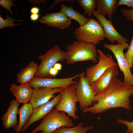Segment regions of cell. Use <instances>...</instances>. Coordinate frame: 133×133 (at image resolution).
Masks as SVG:
<instances>
[{"mask_svg": "<svg viewBox=\"0 0 133 133\" xmlns=\"http://www.w3.org/2000/svg\"><path fill=\"white\" fill-rule=\"evenodd\" d=\"M133 94V86L128 85L116 78L104 91L96 96V102L82 112L97 114L118 108L130 110L129 98Z\"/></svg>", "mask_w": 133, "mask_h": 133, "instance_id": "6da1fadb", "label": "cell"}, {"mask_svg": "<svg viewBox=\"0 0 133 133\" xmlns=\"http://www.w3.org/2000/svg\"><path fill=\"white\" fill-rule=\"evenodd\" d=\"M66 60L67 65L77 62L91 61L98 62L97 50L96 45L76 41L67 45Z\"/></svg>", "mask_w": 133, "mask_h": 133, "instance_id": "7a4b0ae2", "label": "cell"}, {"mask_svg": "<svg viewBox=\"0 0 133 133\" xmlns=\"http://www.w3.org/2000/svg\"><path fill=\"white\" fill-rule=\"evenodd\" d=\"M72 120L66 113L59 111L53 108L43 118L40 124L29 133H54L57 129L62 127L73 126Z\"/></svg>", "mask_w": 133, "mask_h": 133, "instance_id": "3957f363", "label": "cell"}, {"mask_svg": "<svg viewBox=\"0 0 133 133\" xmlns=\"http://www.w3.org/2000/svg\"><path fill=\"white\" fill-rule=\"evenodd\" d=\"M73 33L78 41L96 45L105 38L101 24L93 18H90L85 24L76 28Z\"/></svg>", "mask_w": 133, "mask_h": 133, "instance_id": "277c9868", "label": "cell"}, {"mask_svg": "<svg viewBox=\"0 0 133 133\" xmlns=\"http://www.w3.org/2000/svg\"><path fill=\"white\" fill-rule=\"evenodd\" d=\"M66 52L62 51L58 45L54 46L46 53L38 56V58L41 61L38 66L35 77L50 78L49 73L50 69L59 61L66 60Z\"/></svg>", "mask_w": 133, "mask_h": 133, "instance_id": "5b68a950", "label": "cell"}, {"mask_svg": "<svg viewBox=\"0 0 133 133\" xmlns=\"http://www.w3.org/2000/svg\"><path fill=\"white\" fill-rule=\"evenodd\" d=\"M85 72L81 73L78 82L73 84L80 108L82 111L96 102V96L85 76Z\"/></svg>", "mask_w": 133, "mask_h": 133, "instance_id": "8992f818", "label": "cell"}, {"mask_svg": "<svg viewBox=\"0 0 133 133\" xmlns=\"http://www.w3.org/2000/svg\"><path fill=\"white\" fill-rule=\"evenodd\" d=\"M78 101L73 84H71L66 87L62 92L60 99L54 108L58 111L64 112L68 116L76 120L80 118L75 113L77 110Z\"/></svg>", "mask_w": 133, "mask_h": 133, "instance_id": "52a82bcc", "label": "cell"}, {"mask_svg": "<svg viewBox=\"0 0 133 133\" xmlns=\"http://www.w3.org/2000/svg\"><path fill=\"white\" fill-rule=\"evenodd\" d=\"M129 45L127 43L116 45L105 43L104 47L111 50L113 53L117 62L118 66L123 72L124 82L130 86H133V75L131 73L129 64L125 59L123 53L124 49H128Z\"/></svg>", "mask_w": 133, "mask_h": 133, "instance_id": "ba28073f", "label": "cell"}, {"mask_svg": "<svg viewBox=\"0 0 133 133\" xmlns=\"http://www.w3.org/2000/svg\"><path fill=\"white\" fill-rule=\"evenodd\" d=\"M97 52L98 62L87 68L85 72V76L90 85L109 68L113 66H118L112 56H108L99 49L97 50Z\"/></svg>", "mask_w": 133, "mask_h": 133, "instance_id": "9c48e42d", "label": "cell"}, {"mask_svg": "<svg viewBox=\"0 0 133 133\" xmlns=\"http://www.w3.org/2000/svg\"><path fill=\"white\" fill-rule=\"evenodd\" d=\"M81 73L71 77L65 78H37L34 77L29 83V85L34 89L39 87L49 88H65L70 85L73 84L77 81L74 79L79 77Z\"/></svg>", "mask_w": 133, "mask_h": 133, "instance_id": "30bf717a", "label": "cell"}, {"mask_svg": "<svg viewBox=\"0 0 133 133\" xmlns=\"http://www.w3.org/2000/svg\"><path fill=\"white\" fill-rule=\"evenodd\" d=\"M92 15L96 18L101 24L103 29L105 37L112 44L115 41L118 44H125L129 42L126 38L121 35L113 26L111 20H108L104 17L94 10Z\"/></svg>", "mask_w": 133, "mask_h": 133, "instance_id": "8fae6325", "label": "cell"}, {"mask_svg": "<svg viewBox=\"0 0 133 133\" xmlns=\"http://www.w3.org/2000/svg\"><path fill=\"white\" fill-rule=\"evenodd\" d=\"M65 88L39 87L34 89L29 102L31 104L34 109L48 102L55 97V94L62 92Z\"/></svg>", "mask_w": 133, "mask_h": 133, "instance_id": "7c38bea8", "label": "cell"}, {"mask_svg": "<svg viewBox=\"0 0 133 133\" xmlns=\"http://www.w3.org/2000/svg\"><path fill=\"white\" fill-rule=\"evenodd\" d=\"M62 92L47 103L34 109L31 116L21 132H23L26 131L33 123L43 118L49 114L59 101L61 97Z\"/></svg>", "mask_w": 133, "mask_h": 133, "instance_id": "4fadbf2b", "label": "cell"}, {"mask_svg": "<svg viewBox=\"0 0 133 133\" xmlns=\"http://www.w3.org/2000/svg\"><path fill=\"white\" fill-rule=\"evenodd\" d=\"M119 74L117 66H112L91 85L96 96L104 91L108 87L111 81Z\"/></svg>", "mask_w": 133, "mask_h": 133, "instance_id": "5bb4252c", "label": "cell"}, {"mask_svg": "<svg viewBox=\"0 0 133 133\" xmlns=\"http://www.w3.org/2000/svg\"><path fill=\"white\" fill-rule=\"evenodd\" d=\"M39 20L40 23L48 26L62 29L68 27L71 22V19L60 11L45 14Z\"/></svg>", "mask_w": 133, "mask_h": 133, "instance_id": "9a60e30c", "label": "cell"}, {"mask_svg": "<svg viewBox=\"0 0 133 133\" xmlns=\"http://www.w3.org/2000/svg\"><path fill=\"white\" fill-rule=\"evenodd\" d=\"M19 103L15 100H11L6 112L1 117L4 128L8 129L15 127L18 123L17 118Z\"/></svg>", "mask_w": 133, "mask_h": 133, "instance_id": "2e32d148", "label": "cell"}, {"mask_svg": "<svg viewBox=\"0 0 133 133\" xmlns=\"http://www.w3.org/2000/svg\"><path fill=\"white\" fill-rule=\"evenodd\" d=\"M33 89L29 85L21 84L17 85L11 83L9 90L15 97L16 100L19 103L23 104L29 102L32 97Z\"/></svg>", "mask_w": 133, "mask_h": 133, "instance_id": "e0dca14e", "label": "cell"}, {"mask_svg": "<svg viewBox=\"0 0 133 133\" xmlns=\"http://www.w3.org/2000/svg\"><path fill=\"white\" fill-rule=\"evenodd\" d=\"M38 67L37 63L31 61L17 74V82L21 84H29L35 77Z\"/></svg>", "mask_w": 133, "mask_h": 133, "instance_id": "ac0fdd59", "label": "cell"}, {"mask_svg": "<svg viewBox=\"0 0 133 133\" xmlns=\"http://www.w3.org/2000/svg\"><path fill=\"white\" fill-rule=\"evenodd\" d=\"M97 11L105 17L107 15L109 20H111L113 14L117 8V0H97Z\"/></svg>", "mask_w": 133, "mask_h": 133, "instance_id": "d6986e66", "label": "cell"}, {"mask_svg": "<svg viewBox=\"0 0 133 133\" xmlns=\"http://www.w3.org/2000/svg\"><path fill=\"white\" fill-rule=\"evenodd\" d=\"M32 105L29 102L23 104L18 109L19 120L17 125L14 127L16 133H19L31 116L33 111Z\"/></svg>", "mask_w": 133, "mask_h": 133, "instance_id": "ffe728a7", "label": "cell"}, {"mask_svg": "<svg viewBox=\"0 0 133 133\" xmlns=\"http://www.w3.org/2000/svg\"><path fill=\"white\" fill-rule=\"evenodd\" d=\"M60 11L63 13L67 17L71 19L76 21L80 26H81L86 23L89 19L85 17L81 14L74 10L71 5L68 7L62 3L61 5Z\"/></svg>", "mask_w": 133, "mask_h": 133, "instance_id": "44dd1931", "label": "cell"}, {"mask_svg": "<svg viewBox=\"0 0 133 133\" xmlns=\"http://www.w3.org/2000/svg\"><path fill=\"white\" fill-rule=\"evenodd\" d=\"M84 123L82 122L77 125L71 127H62L56 130L54 133H86L93 128V126L83 127Z\"/></svg>", "mask_w": 133, "mask_h": 133, "instance_id": "7402d4cb", "label": "cell"}, {"mask_svg": "<svg viewBox=\"0 0 133 133\" xmlns=\"http://www.w3.org/2000/svg\"><path fill=\"white\" fill-rule=\"evenodd\" d=\"M77 1L84 11V16L87 14L90 17L97 6L96 0H77Z\"/></svg>", "mask_w": 133, "mask_h": 133, "instance_id": "603a6c76", "label": "cell"}, {"mask_svg": "<svg viewBox=\"0 0 133 133\" xmlns=\"http://www.w3.org/2000/svg\"><path fill=\"white\" fill-rule=\"evenodd\" d=\"M23 21L22 19L16 20L11 17L7 15L6 16V18L4 19L2 18L0 14V29L7 27H13L17 25L21 24V23H14L15 21L21 22Z\"/></svg>", "mask_w": 133, "mask_h": 133, "instance_id": "cb8c5ba5", "label": "cell"}, {"mask_svg": "<svg viewBox=\"0 0 133 133\" xmlns=\"http://www.w3.org/2000/svg\"><path fill=\"white\" fill-rule=\"evenodd\" d=\"M128 49L127 51L124 54V55L130 68H131L133 66V35L130 44Z\"/></svg>", "mask_w": 133, "mask_h": 133, "instance_id": "d4e9b609", "label": "cell"}, {"mask_svg": "<svg viewBox=\"0 0 133 133\" xmlns=\"http://www.w3.org/2000/svg\"><path fill=\"white\" fill-rule=\"evenodd\" d=\"M17 0H0V5L4 9H7L12 15H13V13L11 10V7L13 6H16V4L13 2Z\"/></svg>", "mask_w": 133, "mask_h": 133, "instance_id": "484cf974", "label": "cell"}, {"mask_svg": "<svg viewBox=\"0 0 133 133\" xmlns=\"http://www.w3.org/2000/svg\"><path fill=\"white\" fill-rule=\"evenodd\" d=\"M116 122L117 124H123L127 127V129L125 133H133V121L130 122L120 118H118Z\"/></svg>", "mask_w": 133, "mask_h": 133, "instance_id": "4316f807", "label": "cell"}, {"mask_svg": "<svg viewBox=\"0 0 133 133\" xmlns=\"http://www.w3.org/2000/svg\"><path fill=\"white\" fill-rule=\"evenodd\" d=\"M121 13L122 15L126 18V20L133 21V9L129 10L122 8Z\"/></svg>", "mask_w": 133, "mask_h": 133, "instance_id": "83f0119b", "label": "cell"}, {"mask_svg": "<svg viewBox=\"0 0 133 133\" xmlns=\"http://www.w3.org/2000/svg\"><path fill=\"white\" fill-rule=\"evenodd\" d=\"M125 5L128 7H131L133 9V0H119L118 1L117 5L118 6Z\"/></svg>", "mask_w": 133, "mask_h": 133, "instance_id": "f1b7e54d", "label": "cell"}, {"mask_svg": "<svg viewBox=\"0 0 133 133\" xmlns=\"http://www.w3.org/2000/svg\"><path fill=\"white\" fill-rule=\"evenodd\" d=\"M75 0H56L54 3L50 7V9H51L55 5L63 2H67L69 3H72Z\"/></svg>", "mask_w": 133, "mask_h": 133, "instance_id": "f546056e", "label": "cell"}, {"mask_svg": "<svg viewBox=\"0 0 133 133\" xmlns=\"http://www.w3.org/2000/svg\"><path fill=\"white\" fill-rule=\"evenodd\" d=\"M59 71L53 67L49 71L50 78L55 77L58 74Z\"/></svg>", "mask_w": 133, "mask_h": 133, "instance_id": "4dcf8cb0", "label": "cell"}, {"mask_svg": "<svg viewBox=\"0 0 133 133\" xmlns=\"http://www.w3.org/2000/svg\"><path fill=\"white\" fill-rule=\"evenodd\" d=\"M40 17L39 14H32L30 16V18L31 21H36Z\"/></svg>", "mask_w": 133, "mask_h": 133, "instance_id": "1f68e13d", "label": "cell"}, {"mask_svg": "<svg viewBox=\"0 0 133 133\" xmlns=\"http://www.w3.org/2000/svg\"><path fill=\"white\" fill-rule=\"evenodd\" d=\"M40 10V9L38 7H33L31 9L30 12L32 14H38Z\"/></svg>", "mask_w": 133, "mask_h": 133, "instance_id": "d6a6232c", "label": "cell"}, {"mask_svg": "<svg viewBox=\"0 0 133 133\" xmlns=\"http://www.w3.org/2000/svg\"><path fill=\"white\" fill-rule=\"evenodd\" d=\"M53 67L59 71L62 69V66L61 63H57L54 65Z\"/></svg>", "mask_w": 133, "mask_h": 133, "instance_id": "836d02e7", "label": "cell"}, {"mask_svg": "<svg viewBox=\"0 0 133 133\" xmlns=\"http://www.w3.org/2000/svg\"><path fill=\"white\" fill-rule=\"evenodd\" d=\"M30 2L33 3L38 4L42 3L44 4H46V1L45 0H29Z\"/></svg>", "mask_w": 133, "mask_h": 133, "instance_id": "e575fe53", "label": "cell"}, {"mask_svg": "<svg viewBox=\"0 0 133 133\" xmlns=\"http://www.w3.org/2000/svg\"></svg>", "mask_w": 133, "mask_h": 133, "instance_id": "d590c367", "label": "cell"}]
</instances>
